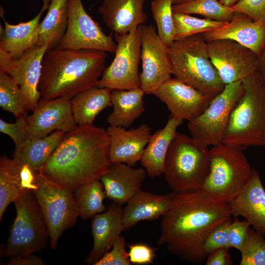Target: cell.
I'll return each instance as SVG.
<instances>
[{"mask_svg": "<svg viewBox=\"0 0 265 265\" xmlns=\"http://www.w3.org/2000/svg\"><path fill=\"white\" fill-rule=\"evenodd\" d=\"M228 203L215 200L202 189L176 192L161 216L157 244L193 264L202 263L206 239L218 225L232 218Z\"/></svg>", "mask_w": 265, "mask_h": 265, "instance_id": "6da1fadb", "label": "cell"}, {"mask_svg": "<svg viewBox=\"0 0 265 265\" xmlns=\"http://www.w3.org/2000/svg\"><path fill=\"white\" fill-rule=\"evenodd\" d=\"M111 163L106 130L93 124L78 125L65 133L41 172L74 190L83 184L100 179Z\"/></svg>", "mask_w": 265, "mask_h": 265, "instance_id": "7a4b0ae2", "label": "cell"}, {"mask_svg": "<svg viewBox=\"0 0 265 265\" xmlns=\"http://www.w3.org/2000/svg\"><path fill=\"white\" fill-rule=\"evenodd\" d=\"M107 53L94 50L48 49L42 63L39 85L41 98H73L97 86Z\"/></svg>", "mask_w": 265, "mask_h": 265, "instance_id": "3957f363", "label": "cell"}, {"mask_svg": "<svg viewBox=\"0 0 265 265\" xmlns=\"http://www.w3.org/2000/svg\"><path fill=\"white\" fill-rule=\"evenodd\" d=\"M243 91L229 118L222 143L241 150L265 147V93L257 72L242 81Z\"/></svg>", "mask_w": 265, "mask_h": 265, "instance_id": "277c9868", "label": "cell"}, {"mask_svg": "<svg viewBox=\"0 0 265 265\" xmlns=\"http://www.w3.org/2000/svg\"><path fill=\"white\" fill-rule=\"evenodd\" d=\"M168 50L175 78L212 98L223 91L226 84L209 57L202 34L175 40Z\"/></svg>", "mask_w": 265, "mask_h": 265, "instance_id": "5b68a950", "label": "cell"}, {"mask_svg": "<svg viewBox=\"0 0 265 265\" xmlns=\"http://www.w3.org/2000/svg\"><path fill=\"white\" fill-rule=\"evenodd\" d=\"M242 150L223 143L209 149V172L202 190L228 203L247 186L253 172Z\"/></svg>", "mask_w": 265, "mask_h": 265, "instance_id": "8992f818", "label": "cell"}, {"mask_svg": "<svg viewBox=\"0 0 265 265\" xmlns=\"http://www.w3.org/2000/svg\"><path fill=\"white\" fill-rule=\"evenodd\" d=\"M209 168V149L177 132L168 148L163 174L174 192L201 189Z\"/></svg>", "mask_w": 265, "mask_h": 265, "instance_id": "52a82bcc", "label": "cell"}, {"mask_svg": "<svg viewBox=\"0 0 265 265\" xmlns=\"http://www.w3.org/2000/svg\"><path fill=\"white\" fill-rule=\"evenodd\" d=\"M13 203L16 215L3 251L4 257L33 254L45 248L50 239L47 223L32 191Z\"/></svg>", "mask_w": 265, "mask_h": 265, "instance_id": "ba28073f", "label": "cell"}, {"mask_svg": "<svg viewBox=\"0 0 265 265\" xmlns=\"http://www.w3.org/2000/svg\"><path fill=\"white\" fill-rule=\"evenodd\" d=\"M36 188L32 191L47 223L50 247L56 248L63 232L73 227L80 216L74 190L36 172Z\"/></svg>", "mask_w": 265, "mask_h": 265, "instance_id": "9c48e42d", "label": "cell"}, {"mask_svg": "<svg viewBox=\"0 0 265 265\" xmlns=\"http://www.w3.org/2000/svg\"><path fill=\"white\" fill-rule=\"evenodd\" d=\"M243 91L242 81L226 84L203 113L188 121L191 137L206 147L222 143L231 113Z\"/></svg>", "mask_w": 265, "mask_h": 265, "instance_id": "30bf717a", "label": "cell"}, {"mask_svg": "<svg viewBox=\"0 0 265 265\" xmlns=\"http://www.w3.org/2000/svg\"><path fill=\"white\" fill-rule=\"evenodd\" d=\"M116 43L114 58L105 68L97 86L112 90L140 87L138 66L141 59V26L122 35L114 34Z\"/></svg>", "mask_w": 265, "mask_h": 265, "instance_id": "8fae6325", "label": "cell"}, {"mask_svg": "<svg viewBox=\"0 0 265 265\" xmlns=\"http://www.w3.org/2000/svg\"><path fill=\"white\" fill-rule=\"evenodd\" d=\"M55 48L94 50L114 53L116 43L112 34H106L99 24L87 13L82 0H69L67 28Z\"/></svg>", "mask_w": 265, "mask_h": 265, "instance_id": "7c38bea8", "label": "cell"}, {"mask_svg": "<svg viewBox=\"0 0 265 265\" xmlns=\"http://www.w3.org/2000/svg\"><path fill=\"white\" fill-rule=\"evenodd\" d=\"M207 48L212 64L225 84L242 81L257 72L258 56L236 41H208Z\"/></svg>", "mask_w": 265, "mask_h": 265, "instance_id": "4fadbf2b", "label": "cell"}, {"mask_svg": "<svg viewBox=\"0 0 265 265\" xmlns=\"http://www.w3.org/2000/svg\"><path fill=\"white\" fill-rule=\"evenodd\" d=\"M47 45H37L13 58L0 50V71L9 74L19 85L29 110L33 111L41 98L39 85Z\"/></svg>", "mask_w": 265, "mask_h": 265, "instance_id": "5bb4252c", "label": "cell"}, {"mask_svg": "<svg viewBox=\"0 0 265 265\" xmlns=\"http://www.w3.org/2000/svg\"><path fill=\"white\" fill-rule=\"evenodd\" d=\"M142 71L140 87L145 94H154L171 77V64L168 47L162 42L156 27L141 25Z\"/></svg>", "mask_w": 265, "mask_h": 265, "instance_id": "9a60e30c", "label": "cell"}, {"mask_svg": "<svg viewBox=\"0 0 265 265\" xmlns=\"http://www.w3.org/2000/svg\"><path fill=\"white\" fill-rule=\"evenodd\" d=\"M26 119L31 139L45 137L57 130L66 133L78 126L73 115L71 99L67 97L41 98Z\"/></svg>", "mask_w": 265, "mask_h": 265, "instance_id": "2e32d148", "label": "cell"}, {"mask_svg": "<svg viewBox=\"0 0 265 265\" xmlns=\"http://www.w3.org/2000/svg\"><path fill=\"white\" fill-rule=\"evenodd\" d=\"M154 95L166 105L171 117L188 122L203 113L213 99L180 80L171 77Z\"/></svg>", "mask_w": 265, "mask_h": 265, "instance_id": "e0dca14e", "label": "cell"}, {"mask_svg": "<svg viewBox=\"0 0 265 265\" xmlns=\"http://www.w3.org/2000/svg\"><path fill=\"white\" fill-rule=\"evenodd\" d=\"M202 35L207 42L233 40L251 50L259 57L265 49V20L255 21L245 14L235 12L226 25Z\"/></svg>", "mask_w": 265, "mask_h": 265, "instance_id": "ac0fdd59", "label": "cell"}, {"mask_svg": "<svg viewBox=\"0 0 265 265\" xmlns=\"http://www.w3.org/2000/svg\"><path fill=\"white\" fill-rule=\"evenodd\" d=\"M106 131L111 162L131 166L141 160L152 135L151 128L145 124L129 130L122 127L109 126Z\"/></svg>", "mask_w": 265, "mask_h": 265, "instance_id": "d6986e66", "label": "cell"}, {"mask_svg": "<svg viewBox=\"0 0 265 265\" xmlns=\"http://www.w3.org/2000/svg\"><path fill=\"white\" fill-rule=\"evenodd\" d=\"M122 205L113 202L108 210L93 217L91 223L93 245L85 260L93 265L110 250L124 230Z\"/></svg>", "mask_w": 265, "mask_h": 265, "instance_id": "ffe728a7", "label": "cell"}, {"mask_svg": "<svg viewBox=\"0 0 265 265\" xmlns=\"http://www.w3.org/2000/svg\"><path fill=\"white\" fill-rule=\"evenodd\" d=\"M147 174L144 168H133L121 162L111 163L100 180L106 197L122 205L141 190Z\"/></svg>", "mask_w": 265, "mask_h": 265, "instance_id": "44dd1931", "label": "cell"}, {"mask_svg": "<svg viewBox=\"0 0 265 265\" xmlns=\"http://www.w3.org/2000/svg\"><path fill=\"white\" fill-rule=\"evenodd\" d=\"M146 0H103L98 11L104 23L114 34L128 33L147 21Z\"/></svg>", "mask_w": 265, "mask_h": 265, "instance_id": "7402d4cb", "label": "cell"}, {"mask_svg": "<svg viewBox=\"0 0 265 265\" xmlns=\"http://www.w3.org/2000/svg\"><path fill=\"white\" fill-rule=\"evenodd\" d=\"M234 217L241 216L265 237V190L258 173L253 170L247 186L228 203Z\"/></svg>", "mask_w": 265, "mask_h": 265, "instance_id": "603a6c76", "label": "cell"}, {"mask_svg": "<svg viewBox=\"0 0 265 265\" xmlns=\"http://www.w3.org/2000/svg\"><path fill=\"white\" fill-rule=\"evenodd\" d=\"M51 0H43L40 12L31 20L11 25L4 20V27L1 32L0 50L13 58L22 55L38 43L39 27L43 12L48 9Z\"/></svg>", "mask_w": 265, "mask_h": 265, "instance_id": "cb8c5ba5", "label": "cell"}, {"mask_svg": "<svg viewBox=\"0 0 265 265\" xmlns=\"http://www.w3.org/2000/svg\"><path fill=\"white\" fill-rule=\"evenodd\" d=\"M173 194L174 192L159 195L141 190L138 191L123 208L124 230L141 221L152 220L161 217L169 207Z\"/></svg>", "mask_w": 265, "mask_h": 265, "instance_id": "d4e9b609", "label": "cell"}, {"mask_svg": "<svg viewBox=\"0 0 265 265\" xmlns=\"http://www.w3.org/2000/svg\"><path fill=\"white\" fill-rule=\"evenodd\" d=\"M183 121L171 117L163 128L152 134L140 160L142 165L150 177H158L163 174L168 148L178 127Z\"/></svg>", "mask_w": 265, "mask_h": 265, "instance_id": "484cf974", "label": "cell"}, {"mask_svg": "<svg viewBox=\"0 0 265 265\" xmlns=\"http://www.w3.org/2000/svg\"><path fill=\"white\" fill-rule=\"evenodd\" d=\"M144 92L140 87L130 90H112V112L106 121L109 126L128 128L145 110Z\"/></svg>", "mask_w": 265, "mask_h": 265, "instance_id": "4316f807", "label": "cell"}, {"mask_svg": "<svg viewBox=\"0 0 265 265\" xmlns=\"http://www.w3.org/2000/svg\"><path fill=\"white\" fill-rule=\"evenodd\" d=\"M111 90L97 86L80 92L71 99L73 115L77 125L93 124L96 116L111 106Z\"/></svg>", "mask_w": 265, "mask_h": 265, "instance_id": "83f0119b", "label": "cell"}, {"mask_svg": "<svg viewBox=\"0 0 265 265\" xmlns=\"http://www.w3.org/2000/svg\"><path fill=\"white\" fill-rule=\"evenodd\" d=\"M57 130L49 135L38 139H29L16 148L14 157L21 162L29 165L36 172L41 171L44 165L57 148L64 134Z\"/></svg>", "mask_w": 265, "mask_h": 265, "instance_id": "f1b7e54d", "label": "cell"}, {"mask_svg": "<svg viewBox=\"0 0 265 265\" xmlns=\"http://www.w3.org/2000/svg\"><path fill=\"white\" fill-rule=\"evenodd\" d=\"M69 0H51L45 17L39 27L37 45H46L49 49L55 48L67 28Z\"/></svg>", "mask_w": 265, "mask_h": 265, "instance_id": "f546056e", "label": "cell"}, {"mask_svg": "<svg viewBox=\"0 0 265 265\" xmlns=\"http://www.w3.org/2000/svg\"><path fill=\"white\" fill-rule=\"evenodd\" d=\"M23 163L2 155L0 158V220L8 206L26 193L21 185L20 172Z\"/></svg>", "mask_w": 265, "mask_h": 265, "instance_id": "4dcf8cb0", "label": "cell"}, {"mask_svg": "<svg viewBox=\"0 0 265 265\" xmlns=\"http://www.w3.org/2000/svg\"><path fill=\"white\" fill-rule=\"evenodd\" d=\"M80 216L84 219L94 217L106 210V194L100 179L83 184L74 190Z\"/></svg>", "mask_w": 265, "mask_h": 265, "instance_id": "1f68e13d", "label": "cell"}, {"mask_svg": "<svg viewBox=\"0 0 265 265\" xmlns=\"http://www.w3.org/2000/svg\"><path fill=\"white\" fill-rule=\"evenodd\" d=\"M0 106L16 118L26 116L29 111L19 85L7 73L0 71Z\"/></svg>", "mask_w": 265, "mask_h": 265, "instance_id": "d6a6232c", "label": "cell"}, {"mask_svg": "<svg viewBox=\"0 0 265 265\" xmlns=\"http://www.w3.org/2000/svg\"><path fill=\"white\" fill-rule=\"evenodd\" d=\"M173 13L196 14L211 20L230 22L235 12L218 0H190L172 6Z\"/></svg>", "mask_w": 265, "mask_h": 265, "instance_id": "836d02e7", "label": "cell"}, {"mask_svg": "<svg viewBox=\"0 0 265 265\" xmlns=\"http://www.w3.org/2000/svg\"><path fill=\"white\" fill-rule=\"evenodd\" d=\"M175 40L202 34L219 28L229 22L200 19L184 13H173Z\"/></svg>", "mask_w": 265, "mask_h": 265, "instance_id": "e575fe53", "label": "cell"}, {"mask_svg": "<svg viewBox=\"0 0 265 265\" xmlns=\"http://www.w3.org/2000/svg\"><path fill=\"white\" fill-rule=\"evenodd\" d=\"M173 0H153L151 11L159 36L167 47L175 40V30L172 6Z\"/></svg>", "mask_w": 265, "mask_h": 265, "instance_id": "d590c367", "label": "cell"}, {"mask_svg": "<svg viewBox=\"0 0 265 265\" xmlns=\"http://www.w3.org/2000/svg\"><path fill=\"white\" fill-rule=\"evenodd\" d=\"M239 251L241 253L240 265H265L264 237L254 228H249Z\"/></svg>", "mask_w": 265, "mask_h": 265, "instance_id": "8d00e7d4", "label": "cell"}, {"mask_svg": "<svg viewBox=\"0 0 265 265\" xmlns=\"http://www.w3.org/2000/svg\"><path fill=\"white\" fill-rule=\"evenodd\" d=\"M26 116L17 118L16 121L13 123H7L0 119V132L11 138L16 148L19 147L30 138Z\"/></svg>", "mask_w": 265, "mask_h": 265, "instance_id": "74e56055", "label": "cell"}, {"mask_svg": "<svg viewBox=\"0 0 265 265\" xmlns=\"http://www.w3.org/2000/svg\"><path fill=\"white\" fill-rule=\"evenodd\" d=\"M233 219V218H231L218 225L207 237L203 247L204 251L207 255L218 248H231L229 226Z\"/></svg>", "mask_w": 265, "mask_h": 265, "instance_id": "f35d334b", "label": "cell"}, {"mask_svg": "<svg viewBox=\"0 0 265 265\" xmlns=\"http://www.w3.org/2000/svg\"><path fill=\"white\" fill-rule=\"evenodd\" d=\"M111 250L106 253L94 265H130L125 239L121 235L113 244Z\"/></svg>", "mask_w": 265, "mask_h": 265, "instance_id": "ab89813d", "label": "cell"}, {"mask_svg": "<svg viewBox=\"0 0 265 265\" xmlns=\"http://www.w3.org/2000/svg\"><path fill=\"white\" fill-rule=\"evenodd\" d=\"M230 7L233 12L245 14L255 21L265 20V0H239Z\"/></svg>", "mask_w": 265, "mask_h": 265, "instance_id": "60d3db41", "label": "cell"}, {"mask_svg": "<svg viewBox=\"0 0 265 265\" xmlns=\"http://www.w3.org/2000/svg\"><path fill=\"white\" fill-rule=\"evenodd\" d=\"M251 224L247 220L239 221L234 217L229 226L230 247L240 250L246 238Z\"/></svg>", "mask_w": 265, "mask_h": 265, "instance_id": "b9f144b4", "label": "cell"}, {"mask_svg": "<svg viewBox=\"0 0 265 265\" xmlns=\"http://www.w3.org/2000/svg\"><path fill=\"white\" fill-rule=\"evenodd\" d=\"M129 257L131 263L137 265L153 264L155 249L144 243L129 245Z\"/></svg>", "mask_w": 265, "mask_h": 265, "instance_id": "7bdbcfd3", "label": "cell"}, {"mask_svg": "<svg viewBox=\"0 0 265 265\" xmlns=\"http://www.w3.org/2000/svg\"><path fill=\"white\" fill-rule=\"evenodd\" d=\"M229 248L222 247L215 249L208 254L206 265H231L233 264L228 251Z\"/></svg>", "mask_w": 265, "mask_h": 265, "instance_id": "ee69618b", "label": "cell"}, {"mask_svg": "<svg viewBox=\"0 0 265 265\" xmlns=\"http://www.w3.org/2000/svg\"><path fill=\"white\" fill-rule=\"evenodd\" d=\"M36 172L27 164H22L20 172L21 185L26 192L36 188Z\"/></svg>", "mask_w": 265, "mask_h": 265, "instance_id": "f6af8a7d", "label": "cell"}, {"mask_svg": "<svg viewBox=\"0 0 265 265\" xmlns=\"http://www.w3.org/2000/svg\"><path fill=\"white\" fill-rule=\"evenodd\" d=\"M8 265H44L46 263L39 256L33 254L11 257Z\"/></svg>", "mask_w": 265, "mask_h": 265, "instance_id": "bcb514c9", "label": "cell"}, {"mask_svg": "<svg viewBox=\"0 0 265 265\" xmlns=\"http://www.w3.org/2000/svg\"><path fill=\"white\" fill-rule=\"evenodd\" d=\"M257 72L262 81L265 79V49L258 57Z\"/></svg>", "mask_w": 265, "mask_h": 265, "instance_id": "7dc6e473", "label": "cell"}, {"mask_svg": "<svg viewBox=\"0 0 265 265\" xmlns=\"http://www.w3.org/2000/svg\"><path fill=\"white\" fill-rule=\"evenodd\" d=\"M239 0H219V1L225 6L231 7L236 4Z\"/></svg>", "mask_w": 265, "mask_h": 265, "instance_id": "c3c4849f", "label": "cell"}, {"mask_svg": "<svg viewBox=\"0 0 265 265\" xmlns=\"http://www.w3.org/2000/svg\"><path fill=\"white\" fill-rule=\"evenodd\" d=\"M190 0H173V4H180Z\"/></svg>", "mask_w": 265, "mask_h": 265, "instance_id": "681fc988", "label": "cell"}, {"mask_svg": "<svg viewBox=\"0 0 265 265\" xmlns=\"http://www.w3.org/2000/svg\"><path fill=\"white\" fill-rule=\"evenodd\" d=\"M262 82L263 84V89L265 93V79L262 81Z\"/></svg>", "mask_w": 265, "mask_h": 265, "instance_id": "f907efd6", "label": "cell"}]
</instances>
